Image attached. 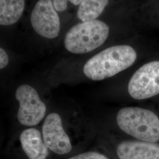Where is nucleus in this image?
<instances>
[{
    "instance_id": "3",
    "label": "nucleus",
    "mask_w": 159,
    "mask_h": 159,
    "mask_svg": "<svg viewBox=\"0 0 159 159\" xmlns=\"http://www.w3.org/2000/svg\"><path fill=\"white\" fill-rule=\"evenodd\" d=\"M109 34V26L101 20L82 21L68 30L64 44L66 50L71 53L85 54L102 46Z\"/></svg>"
},
{
    "instance_id": "7",
    "label": "nucleus",
    "mask_w": 159,
    "mask_h": 159,
    "mask_svg": "<svg viewBox=\"0 0 159 159\" xmlns=\"http://www.w3.org/2000/svg\"><path fill=\"white\" fill-rule=\"evenodd\" d=\"M44 142L51 152L64 155L72 150V145L67 134L64 130L60 116L56 113L48 114L42 127Z\"/></svg>"
},
{
    "instance_id": "2",
    "label": "nucleus",
    "mask_w": 159,
    "mask_h": 159,
    "mask_svg": "<svg viewBox=\"0 0 159 159\" xmlns=\"http://www.w3.org/2000/svg\"><path fill=\"white\" fill-rule=\"evenodd\" d=\"M116 120L120 129L134 140L159 142V115L152 110L125 107L120 109Z\"/></svg>"
},
{
    "instance_id": "5",
    "label": "nucleus",
    "mask_w": 159,
    "mask_h": 159,
    "mask_svg": "<svg viewBox=\"0 0 159 159\" xmlns=\"http://www.w3.org/2000/svg\"><path fill=\"white\" fill-rule=\"evenodd\" d=\"M16 97L19 102L17 119L21 125L33 126L44 119L47 110L46 104L32 86L27 84L19 86L16 92Z\"/></svg>"
},
{
    "instance_id": "9",
    "label": "nucleus",
    "mask_w": 159,
    "mask_h": 159,
    "mask_svg": "<svg viewBox=\"0 0 159 159\" xmlns=\"http://www.w3.org/2000/svg\"><path fill=\"white\" fill-rule=\"evenodd\" d=\"M20 140L23 151L29 159H47L48 148L37 129L30 128L21 133Z\"/></svg>"
},
{
    "instance_id": "1",
    "label": "nucleus",
    "mask_w": 159,
    "mask_h": 159,
    "mask_svg": "<svg viewBox=\"0 0 159 159\" xmlns=\"http://www.w3.org/2000/svg\"><path fill=\"white\" fill-rule=\"evenodd\" d=\"M137 58L136 50L132 46H111L90 58L84 66L83 73L93 81L107 79L130 68Z\"/></svg>"
},
{
    "instance_id": "14",
    "label": "nucleus",
    "mask_w": 159,
    "mask_h": 159,
    "mask_svg": "<svg viewBox=\"0 0 159 159\" xmlns=\"http://www.w3.org/2000/svg\"><path fill=\"white\" fill-rule=\"evenodd\" d=\"M9 62L8 56L6 51L2 48H0V68L2 70L5 68Z\"/></svg>"
},
{
    "instance_id": "6",
    "label": "nucleus",
    "mask_w": 159,
    "mask_h": 159,
    "mask_svg": "<svg viewBox=\"0 0 159 159\" xmlns=\"http://www.w3.org/2000/svg\"><path fill=\"white\" fill-rule=\"evenodd\" d=\"M35 33L48 39L56 38L60 32V20L52 0H39L30 16Z\"/></svg>"
},
{
    "instance_id": "4",
    "label": "nucleus",
    "mask_w": 159,
    "mask_h": 159,
    "mask_svg": "<svg viewBox=\"0 0 159 159\" xmlns=\"http://www.w3.org/2000/svg\"><path fill=\"white\" fill-rule=\"evenodd\" d=\"M127 91L137 101L159 96V59L148 61L137 69L129 81Z\"/></svg>"
},
{
    "instance_id": "15",
    "label": "nucleus",
    "mask_w": 159,
    "mask_h": 159,
    "mask_svg": "<svg viewBox=\"0 0 159 159\" xmlns=\"http://www.w3.org/2000/svg\"><path fill=\"white\" fill-rule=\"evenodd\" d=\"M83 0H68V2H71L74 6H79Z\"/></svg>"
},
{
    "instance_id": "12",
    "label": "nucleus",
    "mask_w": 159,
    "mask_h": 159,
    "mask_svg": "<svg viewBox=\"0 0 159 159\" xmlns=\"http://www.w3.org/2000/svg\"><path fill=\"white\" fill-rule=\"evenodd\" d=\"M68 159H109L106 155L97 152H88L73 156Z\"/></svg>"
},
{
    "instance_id": "10",
    "label": "nucleus",
    "mask_w": 159,
    "mask_h": 159,
    "mask_svg": "<svg viewBox=\"0 0 159 159\" xmlns=\"http://www.w3.org/2000/svg\"><path fill=\"white\" fill-rule=\"evenodd\" d=\"M25 7V0H0V24L11 25L20 19Z\"/></svg>"
},
{
    "instance_id": "13",
    "label": "nucleus",
    "mask_w": 159,
    "mask_h": 159,
    "mask_svg": "<svg viewBox=\"0 0 159 159\" xmlns=\"http://www.w3.org/2000/svg\"><path fill=\"white\" fill-rule=\"evenodd\" d=\"M68 0H52L53 5L57 11L63 12L67 9Z\"/></svg>"
},
{
    "instance_id": "8",
    "label": "nucleus",
    "mask_w": 159,
    "mask_h": 159,
    "mask_svg": "<svg viewBox=\"0 0 159 159\" xmlns=\"http://www.w3.org/2000/svg\"><path fill=\"white\" fill-rule=\"evenodd\" d=\"M116 154L119 159H159V143L125 140L117 145Z\"/></svg>"
},
{
    "instance_id": "11",
    "label": "nucleus",
    "mask_w": 159,
    "mask_h": 159,
    "mask_svg": "<svg viewBox=\"0 0 159 159\" xmlns=\"http://www.w3.org/2000/svg\"><path fill=\"white\" fill-rule=\"evenodd\" d=\"M109 0H83L79 7L77 16L81 21L97 20L108 5Z\"/></svg>"
}]
</instances>
